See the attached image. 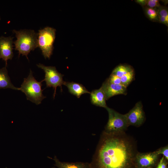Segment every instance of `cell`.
Masks as SVG:
<instances>
[{
  "mask_svg": "<svg viewBox=\"0 0 168 168\" xmlns=\"http://www.w3.org/2000/svg\"><path fill=\"white\" fill-rule=\"evenodd\" d=\"M134 140L124 132L101 134L90 163L92 168H135Z\"/></svg>",
  "mask_w": 168,
  "mask_h": 168,
  "instance_id": "obj_1",
  "label": "cell"
},
{
  "mask_svg": "<svg viewBox=\"0 0 168 168\" xmlns=\"http://www.w3.org/2000/svg\"><path fill=\"white\" fill-rule=\"evenodd\" d=\"M16 40L13 43L15 49L20 54L25 55L28 59V55L31 51H33L38 46V33L34 30L21 29L19 30H14Z\"/></svg>",
  "mask_w": 168,
  "mask_h": 168,
  "instance_id": "obj_2",
  "label": "cell"
},
{
  "mask_svg": "<svg viewBox=\"0 0 168 168\" xmlns=\"http://www.w3.org/2000/svg\"><path fill=\"white\" fill-rule=\"evenodd\" d=\"M42 82V81L38 82L35 79L32 71L30 70L28 77L24 78L21 87L19 88V90L25 94L28 100L37 105H39L46 97L42 93L43 90L41 88Z\"/></svg>",
  "mask_w": 168,
  "mask_h": 168,
  "instance_id": "obj_3",
  "label": "cell"
},
{
  "mask_svg": "<svg viewBox=\"0 0 168 168\" xmlns=\"http://www.w3.org/2000/svg\"><path fill=\"white\" fill-rule=\"evenodd\" d=\"M55 32V29L49 27H46L38 31V46L40 49L45 59H49L52 54Z\"/></svg>",
  "mask_w": 168,
  "mask_h": 168,
  "instance_id": "obj_4",
  "label": "cell"
},
{
  "mask_svg": "<svg viewBox=\"0 0 168 168\" xmlns=\"http://www.w3.org/2000/svg\"><path fill=\"white\" fill-rule=\"evenodd\" d=\"M105 109L108 111L109 119L104 131L109 133L124 132L129 126L125 114H120L108 106Z\"/></svg>",
  "mask_w": 168,
  "mask_h": 168,
  "instance_id": "obj_5",
  "label": "cell"
},
{
  "mask_svg": "<svg viewBox=\"0 0 168 168\" xmlns=\"http://www.w3.org/2000/svg\"><path fill=\"white\" fill-rule=\"evenodd\" d=\"M37 66L44 71L45 78L42 81H45L47 87H52L54 89V98L58 86L60 87L62 91V86L65 82L63 78L64 75L59 72L55 67L46 66L41 63L37 64Z\"/></svg>",
  "mask_w": 168,
  "mask_h": 168,
  "instance_id": "obj_6",
  "label": "cell"
},
{
  "mask_svg": "<svg viewBox=\"0 0 168 168\" xmlns=\"http://www.w3.org/2000/svg\"><path fill=\"white\" fill-rule=\"evenodd\" d=\"M125 115L128 126L139 127L144 123L146 119L142 104L141 101L136 103L134 107Z\"/></svg>",
  "mask_w": 168,
  "mask_h": 168,
  "instance_id": "obj_7",
  "label": "cell"
},
{
  "mask_svg": "<svg viewBox=\"0 0 168 168\" xmlns=\"http://www.w3.org/2000/svg\"><path fill=\"white\" fill-rule=\"evenodd\" d=\"M159 155L156 151L147 153L138 152L135 158V168H151L156 163Z\"/></svg>",
  "mask_w": 168,
  "mask_h": 168,
  "instance_id": "obj_8",
  "label": "cell"
},
{
  "mask_svg": "<svg viewBox=\"0 0 168 168\" xmlns=\"http://www.w3.org/2000/svg\"><path fill=\"white\" fill-rule=\"evenodd\" d=\"M13 38L11 36H0V59L5 61L6 66L7 60L12 59L13 56Z\"/></svg>",
  "mask_w": 168,
  "mask_h": 168,
  "instance_id": "obj_9",
  "label": "cell"
},
{
  "mask_svg": "<svg viewBox=\"0 0 168 168\" xmlns=\"http://www.w3.org/2000/svg\"><path fill=\"white\" fill-rule=\"evenodd\" d=\"M104 92L106 100L114 96L127 94V87L122 84H116L109 82L107 79L100 87Z\"/></svg>",
  "mask_w": 168,
  "mask_h": 168,
  "instance_id": "obj_10",
  "label": "cell"
},
{
  "mask_svg": "<svg viewBox=\"0 0 168 168\" xmlns=\"http://www.w3.org/2000/svg\"><path fill=\"white\" fill-rule=\"evenodd\" d=\"M90 94L91 101L92 104L105 108L107 107L105 95L101 88L92 90Z\"/></svg>",
  "mask_w": 168,
  "mask_h": 168,
  "instance_id": "obj_11",
  "label": "cell"
},
{
  "mask_svg": "<svg viewBox=\"0 0 168 168\" xmlns=\"http://www.w3.org/2000/svg\"><path fill=\"white\" fill-rule=\"evenodd\" d=\"M49 158L54 161V165L58 168H92L90 163L62 162L60 161L56 156H55L54 158Z\"/></svg>",
  "mask_w": 168,
  "mask_h": 168,
  "instance_id": "obj_12",
  "label": "cell"
},
{
  "mask_svg": "<svg viewBox=\"0 0 168 168\" xmlns=\"http://www.w3.org/2000/svg\"><path fill=\"white\" fill-rule=\"evenodd\" d=\"M63 85L67 87L69 92L71 94L75 96L78 98L82 94L90 93L84 86L79 83L65 82Z\"/></svg>",
  "mask_w": 168,
  "mask_h": 168,
  "instance_id": "obj_13",
  "label": "cell"
},
{
  "mask_svg": "<svg viewBox=\"0 0 168 168\" xmlns=\"http://www.w3.org/2000/svg\"><path fill=\"white\" fill-rule=\"evenodd\" d=\"M7 88L19 90L12 83L6 66L0 68V89Z\"/></svg>",
  "mask_w": 168,
  "mask_h": 168,
  "instance_id": "obj_14",
  "label": "cell"
},
{
  "mask_svg": "<svg viewBox=\"0 0 168 168\" xmlns=\"http://www.w3.org/2000/svg\"><path fill=\"white\" fill-rule=\"evenodd\" d=\"M134 71V69L131 66L127 64H122L115 67L111 74L120 78L127 73Z\"/></svg>",
  "mask_w": 168,
  "mask_h": 168,
  "instance_id": "obj_15",
  "label": "cell"
},
{
  "mask_svg": "<svg viewBox=\"0 0 168 168\" xmlns=\"http://www.w3.org/2000/svg\"><path fill=\"white\" fill-rule=\"evenodd\" d=\"M134 78V71L129 72L120 77L121 84L127 87Z\"/></svg>",
  "mask_w": 168,
  "mask_h": 168,
  "instance_id": "obj_16",
  "label": "cell"
},
{
  "mask_svg": "<svg viewBox=\"0 0 168 168\" xmlns=\"http://www.w3.org/2000/svg\"><path fill=\"white\" fill-rule=\"evenodd\" d=\"M145 13L148 17L152 21L158 20V16L156 9L154 8L146 7Z\"/></svg>",
  "mask_w": 168,
  "mask_h": 168,
  "instance_id": "obj_17",
  "label": "cell"
},
{
  "mask_svg": "<svg viewBox=\"0 0 168 168\" xmlns=\"http://www.w3.org/2000/svg\"><path fill=\"white\" fill-rule=\"evenodd\" d=\"M156 9L158 16H164L168 18V9L166 7L160 6Z\"/></svg>",
  "mask_w": 168,
  "mask_h": 168,
  "instance_id": "obj_18",
  "label": "cell"
},
{
  "mask_svg": "<svg viewBox=\"0 0 168 168\" xmlns=\"http://www.w3.org/2000/svg\"><path fill=\"white\" fill-rule=\"evenodd\" d=\"M107 80L109 82L112 83L121 84L120 78L111 73Z\"/></svg>",
  "mask_w": 168,
  "mask_h": 168,
  "instance_id": "obj_19",
  "label": "cell"
},
{
  "mask_svg": "<svg viewBox=\"0 0 168 168\" xmlns=\"http://www.w3.org/2000/svg\"><path fill=\"white\" fill-rule=\"evenodd\" d=\"M159 155L162 154L163 156L167 161L168 160V147L167 145L165 147H161L156 150Z\"/></svg>",
  "mask_w": 168,
  "mask_h": 168,
  "instance_id": "obj_20",
  "label": "cell"
},
{
  "mask_svg": "<svg viewBox=\"0 0 168 168\" xmlns=\"http://www.w3.org/2000/svg\"><path fill=\"white\" fill-rule=\"evenodd\" d=\"M146 5L147 7L151 8H158L161 6L158 0H147Z\"/></svg>",
  "mask_w": 168,
  "mask_h": 168,
  "instance_id": "obj_21",
  "label": "cell"
},
{
  "mask_svg": "<svg viewBox=\"0 0 168 168\" xmlns=\"http://www.w3.org/2000/svg\"><path fill=\"white\" fill-rule=\"evenodd\" d=\"M158 20L160 22L168 26V18L164 16H158Z\"/></svg>",
  "mask_w": 168,
  "mask_h": 168,
  "instance_id": "obj_22",
  "label": "cell"
},
{
  "mask_svg": "<svg viewBox=\"0 0 168 168\" xmlns=\"http://www.w3.org/2000/svg\"><path fill=\"white\" fill-rule=\"evenodd\" d=\"M135 2L142 6H145L147 4V0H137Z\"/></svg>",
  "mask_w": 168,
  "mask_h": 168,
  "instance_id": "obj_23",
  "label": "cell"
},
{
  "mask_svg": "<svg viewBox=\"0 0 168 168\" xmlns=\"http://www.w3.org/2000/svg\"><path fill=\"white\" fill-rule=\"evenodd\" d=\"M51 168H56L55 167H52Z\"/></svg>",
  "mask_w": 168,
  "mask_h": 168,
  "instance_id": "obj_24",
  "label": "cell"
},
{
  "mask_svg": "<svg viewBox=\"0 0 168 168\" xmlns=\"http://www.w3.org/2000/svg\"><path fill=\"white\" fill-rule=\"evenodd\" d=\"M1 20V17H0V20Z\"/></svg>",
  "mask_w": 168,
  "mask_h": 168,
  "instance_id": "obj_25",
  "label": "cell"
}]
</instances>
